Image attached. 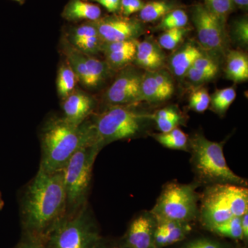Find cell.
<instances>
[{
    "label": "cell",
    "mask_w": 248,
    "mask_h": 248,
    "mask_svg": "<svg viewBox=\"0 0 248 248\" xmlns=\"http://www.w3.org/2000/svg\"><path fill=\"white\" fill-rule=\"evenodd\" d=\"M63 101V118L73 125H81L87 120L94 108L92 98L86 93L75 90Z\"/></svg>",
    "instance_id": "4fadbf2b"
},
{
    "label": "cell",
    "mask_w": 248,
    "mask_h": 248,
    "mask_svg": "<svg viewBox=\"0 0 248 248\" xmlns=\"http://www.w3.org/2000/svg\"><path fill=\"white\" fill-rule=\"evenodd\" d=\"M248 212L247 187L233 184H213L204 191L199 215L206 229Z\"/></svg>",
    "instance_id": "277c9868"
},
{
    "label": "cell",
    "mask_w": 248,
    "mask_h": 248,
    "mask_svg": "<svg viewBox=\"0 0 248 248\" xmlns=\"http://www.w3.org/2000/svg\"><path fill=\"white\" fill-rule=\"evenodd\" d=\"M151 120L154 121L161 133H168L171 131L173 129L177 128L178 125L182 122V118L169 119V120L151 118Z\"/></svg>",
    "instance_id": "f35d334b"
},
{
    "label": "cell",
    "mask_w": 248,
    "mask_h": 248,
    "mask_svg": "<svg viewBox=\"0 0 248 248\" xmlns=\"http://www.w3.org/2000/svg\"><path fill=\"white\" fill-rule=\"evenodd\" d=\"M78 79L76 73L68 62L62 63L59 68L57 78V90L59 96L63 100L76 90Z\"/></svg>",
    "instance_id": "7402d4cb"
},
{
    "label": "cell",
    "mask_w": 248,
    "mask_h": 248,
    "mask_svg": "<svg viewBox=\"0 0 248 248\" xmlns=\"http://www.w3.org/2000/svg\"><path fill=\"white\" fill-rule=\"evenodd\" d=\"M16 248H45L40 243L35 242L22 236V239Z\"/></svg>",
    "instance_id": "b9f144b4"
},
{
    "label": "cell",
    "mask_w": 248,
    "mask_h": 248,
    "mask_svg": "<svg viewBox=\"0 0 248 248\" xmlns=\"http://www.w3.org/2000/svg\"><path fill=\"white\" fill-rule=\"evenodd\" d=\"M103 239L88 203L66 216L49 233L45 248H94Z\"/></svg>",
    "instance_id": "5b68a950"
},
{
    "label": "cell",
    "mask_w": 248,
    "mask_h": 248,
    "mask_svg": "<svg viewBox=\"0 0 248 248\" xmlns=\"http://www.w3.org/2000/svg\"><path fill=\"white\" fill-rule=\"evenodd\" d=\"M153 136L160 144L169 149L187 151L189 148L187 135L178 127L168 133L154 134Z\"/></svg>",
    "instance_id": "603a6c76"
},
{
    "label": "cell",
    "mask_w": 248,
    "mask_h": 248,
    "mask_svg": "<svg viewBox=\"0 0 248 248\" xmlns=\"http://www.w3.org/2000/svg\"><path fill=\"white\" fill-rule=\"evenodd\" d=\"M4 205V200L2 199V196H1V192H0V210L3 208Z\"/></svg>",
    "instance_id": "bcb514c9"
},
{
    "label": "cell",
    "mask_w": 248,
    "mask_h": 248,
    "mask_svg": "<svg viewBox=\"0 0 248 248\" xmlns=\"http://www.w3.org/2000/svg\"><path fill=\"white\" fill-rule=\"evenodd\" d=\"M94 248H125L121 244L120 241H108L104 239H102L99 241V244L97 245Z\"/></svg>",
    "instance_id": "7bdbcfd3"
},
{
    "label": "cell",
    "mask_w": 248,
    "mask_h": 248,
    "mask_svg": "<svg viewBox=\"0 0 248 248\" xmlns=\"http://www.w3.org/2000/svg\"><path fill=\"white\" fill-rule=\"evenodd\" d=\"M187 32L188 29L186 27L164 31V32L160 35L159 46L161 48L166 50H173L182 42Z\"/></svg>",
    "instance_id": "83f0119b"
},
{
    "label": "cell",
    "mask_w": 248,
    "mask_h": 248,
    "mask_svg": "<svg viewBox=\"0 0 248 248\" xmlns=\"http://www.w3.org/2000/svg\"><path fill=\"white\" fill-rule=\"evenodd\" d=\"M97 35H99V33L94 23L86 22L71 29L68 41L72 45H75L78 42Z\"/></svg>",
    "instance_id": "f546056e"
},
{
    "label": "cell",
    "mask_w": 248,
    "mask_h": 248,
    "mask_svg": "<svg viewBox=\"0 0 248 248\" xmlns=\"http://www.w3.org/2000/svg\"><path fill=\"white\" fill-rule=\"evenodd\" d=\"M223 142L210 141L203 134L194 135L189 141L194 170L201 182L213 184L247 186L246 179L236 174L227 164Z\"/></svg>",
    "instance_id": "3957f363"
},
{
    "label": "cell",
    "mask_w": 248,
    "mask_h": 248,
    "mask_svg": "<svg viewBox=\"0 0 248 248\" xmlns=\"http://www.w3.org/2000/svg\"><path fill=\"white\" fill-rule=\"evenodd\" d=\"M226 73L228 79L243 82L248 79V58L246 53L232 50L227 56Z\"/></svg>",
    "instance_id": "ffe728a7"
},
{
    "label": "cell",
    "mask_w": 248,
    "mask_h": 248,
    "mask_svg": "<svg viewBox=\"0 0 248 248\" xmlns=\"http://www.w3.org/2000/svg\"><path fill=\"white\" fill-rule=\"evenodd\" d=\"M233 6L243 10H247L248 0H232Z\"/></svg>",
    "instance_id": "f6af8a7d"
},
{
    "label": "cell",
    "mask_w": 248,
    "mask_h": 248,
    "mask_svg": "<svg viewBox=\"0 0 248 248\" xmlns=\"http://www.w3.org/2000/svg\"><path fill=\"white\" fill-rule=\"evenodd\" d=\"M232 34L234 40L240 45H248V22L246 18H241L234 23L232 27Z\"/></svg>",
    "instance_id": "e575fe53"
},
{
    "label": "cell",
    "mask_w": 248,
    "mask_h": 248,
    "mask_svg": "<svg viewBox=\"0 0 248 248\" xmlns=\"http://www.w3.org/2000/svg\"><path fill=\"white\" fill-rule=\"evenodd\" d=\"M188 23V16L182 9H175L161 19L158 29L163 31L185 28Z\"/></svg>",
    "instance_id": "4316f807"
},
{
    "label": "cell",
    "mask_w": 248,
    "mask_h": 248,
    "mask_svg": "<svg viewBox=\"0 0 248 248\" xmlns=\"http://www.w3.org/2000/svg\"><path fill=\"white\" fill-rule=\"evenodd\" d=\"M195 184L170 183L164 187L151 213L156 221H195L199 216Z\"/></svg>",
    "instance_id": "ba28073f"
},
{
    "label": "cell",
    "mask_w": 248,
    "mask_h": 248,
    "mask_svg": "<svg viewBox=\"0 0 248 248\" xmlns=\"http://www.w3.org/2000/svg\"><path fill=\"white\" fill-rule=\"evenodd\" d=\"M241 228L243 232V241L247 245L248 241V212L241 217Z\"/></svg>",
    "instance_id": "ee69618b"
},
{
    "label": "cell",
    "mask_w": 248,
    "mask_h": 248,
    "mask_svg": "<svg viewBox=\"0 0 248 248\" xmlns=\"http://www.w3.org/2000/svg\"><path fill=\"white\" fill-rule=\"evenodd\" d=\"M186 78L189 81L195 84H201L202 83L207 82L215 78V76L211 73L202 71V70L191 66L186 73Z\"/></svg>",
    "instance_id": "8d00e7d4"
},
{
    "label": "cell",
    "mask_w": 248,
    "mask_h": 248,
    "mask_svg": "<svg viewBox=\"0 0 248 248\" xmlns=\"http://www.w3.org/2000/svg\"><path fill=\"white\" fill-rule=\"evenodd\" d=\"M153 76L160 93L161 102L167 100L172 97L174 91V86L171 77L165 71H153Z\"/></svg>",
    "instance_id": "4dcf8cb0"
},
{
    "label": "cell",
    "mask_w": 248,
    "mask_h": 248,
    "mask_svg": "<svg viewBox=\"0 0 248 248\" xmlns=\"http://www.w3.org/2000/svg\"><path fill=\"white\" fill-rule=\"evenodd\" d=\"M145 3L143 0H121L120 12L124 17L140 12Z\"/></svg>",
    "instance_id": "74e56055"
},
{
    "label": "cell",
    "mask_w": 248,
    "mask_h": 248,
    "mask_svg": "<svg viewBox=\"0 0 248 248\" xmlns=\"http://www.w3.org/2000/svg\"><path fill=\"white\" fill-rule=\"evenodd\" d=\"M181 248H232L230 245L207 237L191 240Z\"/></svg>",
    "instance_id": "836d02e7"
},
{
    "label": "cell",
    "mask_w": 248,
    "mask_h": 248,
    "mask_svg": "<svg viewBox=\"0 0 248 248\" xmlns=\"http://www.w3.org/2000/svg\"><path fill=\"white\" fill-rule=\"evenodd\" d=\"M234 248H246V246H239V247H236Z\"/></svg>",
    "instance_id": "c3c4849f"
},
{
    "label": "cell",
    "mask_w": 248,
    "mask_h": 248,
    "mask_svg": "<svg viewBox=\"0 0 248 248\" xmlns=\"http://www.w3.org/2000/svg\"><path fill=\"white\" fill-rule=\"evenodd\" d=\"M93 23L104 43L136 40L143 31L140 21L123 16H107Z\"/></svg>",
    "instance_id": "30bf717a"
},
{
    "label": "cell",
    "mask_w": 248,
    "mask_h": 248,
    "mask_svg": "<svg viewBox=\"0 0 248 248\" xmlns=\"http://www.w3.org/2000/svg\"><path fill=\"white\" fill-rule=\"evenodd\" d=\"M155 228L156 220L151 212L141 213L130 223L120 243L125 248H155Z\"/></svg>",
    "instance_id": "7c38bea8"
},
{
    "label": "cell",
    "mask_w": 248,
    "mask_h": 248,
    "mask_svg": "<svg viewBox=\"0 0 248 248\" xmlns=\"http://www.w3.org/2000/svg\"><path fill=\"white\" fill-rule=\"evenodd\" d=\"M138 41L137 40L104 43L102 51L106 63L112 69H120L135 60Z\"/></svg>",
    "instance_id": "9a60e30c"
},
{
    "label": "cell",
    "mask_w": 248,
    "mask_h": 248,
    "mask_svg": "<svg viewBox=\"0 0 248 248\" xmlns=\"http://www.w3.org/2000/svg\"><path fill=\"white\" fill-rule=\"evenodd\" d=\"M236 91L233 87L217 90L210 97V106L214 112L223 115L236 99Z\"/></svg>",
    "instance_id": "cb8c5ba5"
},
{
    "label": "cell",
    "mask_w": 248,
    "mask_h": 248,
    "mask_svg": "<svg viewBox=\"0 0 248 248\" xmlns=\"http://www.w3.org/2000/svg\"><path fill=\"white\" fill-rule=\"evenodd\" d=\"M192 66L207 73H211L215 76L218 71V66L216 61L203 54L195 60Z\"/></svg>",
    "instance_id": "d590c367"
},
{
    "label": "cell",
    "mask_w": 248,
    "mask_h": 248,
    "mask_svg": "<svg viewBox=\"0 0 248 248\" xmlns=\"http://www.w3.org/2000/svg\"><path fill=\"white\" fill-rule=\"evenodd\" d=\"M90 1L98 3L111 14L120 12L121 0H89Z\"/></svg>",
    "instance_id": "60d3db41"
},
{
    "label": "cell",
    "mask_w": 248,
    "mask_h": 248,
    "mask_svg": "<svg viewBox=\"0 0 248 248\" xmlns=\"http://www.w3.org/2000/svg\"><path fill=\"white\" fill-rule=\"evenodd\" d=\"M192 18L199 42L203 48L214 53L223 51L226 45L225 24L203 4L194 6Z\"/></svg>",
    "instance_id": "9c48e42d"
},
{
    "label": "cell",
    "mask_w": 248,
    "mask_h": 248,
    "mask_svg": "<svg viewBox=\"0 0 248 248\" xmlns=\"http://www.w3.org/2000/svg\"><path fill=\"white\" fill-rule=\"evenodd\" d=\"M209 231L221 237L228 238L235 241H243L241 217H232L223 223L213 227Z\"/></svg>",
    "instance_id": "d4e9b609"
},
{
    "label": "cell",
    "mask_w": 248,
    "mask_h": 248,
    "mask_svg": "<svg viewBox=\"0 0 248 248\" xmlns=\"http://www.w3.org/2000/svg\"><path fill=\"white\" fill-rule=\"evenodd\" d=\"M41 138L42 157L39 169L48 173L62 171L70 158L82 147L97 144L91 122L85 121L77 126L63 117L49 120Z\"/></svg>",
    "instance_id": "7a4b0ae2"
},
{
    "label": "cell",
    "mask_w": 248,
    "mask_h": 248,
    "mask_svg": "<svg viewBox=\"0 0 248 248\" xmlns=\"http://www.w3.org/2000/svg\"><path fill=\"white\" fill-rule=\"evenodd\" d=\"M104 43V42H103L99 35H97L81 41L73 46L81 53L86 54V55H94L98 52L102 51Z\"/></svg>",
    "instance_id": "d6a6232c"
},
{
    "label": "cell",
    "mask_w": 248,
    "mask_h": 248,
    "mask_svg": "<svg viewBox=\"0 0 248 248\" xmlns=\"http://www.w3.org/2000/svg\"><path fill=\"white\" fill-rule=\"evenodd\" d=\"M204 6L223 24H225L226 18L234 9L232 0H203Z\"/></svg>",
    "instance_id": "f1b7e54d"
},
{
    "label": "cell",
    "mask_w": 248,
    "mask_h": 248,
    "mask_svg": "<svg viewBox=\"0 0 248 248\" xmlns=\"http://www.w3.org/2000/svg\"><path fill=\"white\" fill-rule=\"evenodd\" d=\"M141 78L137 72H123L108 90L107 102L112 106H129L141 101Z\"/></svg>",
    "instance_id": "8fae6325"
},
{
    "label": "cell",
    "mask_w": 248,
    "mask_h": 248,
    "mask_svg": "<svg viewBox=\"0 0 248 248\" xmlns=\"http://www.w3.org/2000/svg\"><path fill=\"white\" fill-rule=\"evenodd\" d=\"M102 149L97 143L82 147L70 158L62 169L67 215L76 213L87 204L93 165Z\"/></svg>",
    "instance_id": "8992f818"
},
{
    "label": "cell",
    "mask_w": 248,
    "mask_h": 248,
    "mask_svg": "<svg viewBox=\"0 0 248 248\" xmlns=\"http://www.w3.org/2000/svg\"><path fill=\"white\" fill-rule=\"evenodd\" d=\"M141 99L148 102H161L157 84L153 71H148L142 76Z\"/></svg>",
    "instance_id": "484cf974"
},
{
    "label": "cell",
    "mask_w": 248,
    "mask_h": 248,
    "mask_svg": "<svg viewBox=\"0 0 248 248\" xmlns=\"http://www.w3.org/2000/svg\"><path fill=\"white\" fill-rule=\"evenodd\" d=\"M175 7L174 3L168 0H153L143 5L139 16L142 22H153L162 19Z\"/></svg>",
    "instance_id": "44dd1931"
},
{
    "label": "cell",
    "mask_w": 248,
    "mask_h": 248,
    "mask_svg": "<svg viewBox=\"0 0 248 248\" xmlns=\"http://www.w3.org/2000/svg\"><path fill=\"white\" fill-rule=\"evenodd\" d=\"M202 54L200 49L192 43L183 46L171 57L170 60V67L173 74L177 78L185 77L189 68Z\"/></svg>",
    "instance_id": "d6986e66"
},
{
    "label": "cell",
    "mask_w": 248,
    "mask_h": 248,
    "mask_svg": "<svg viewBox=\"0 0 248 248\" xmlns=\"http://www.w3.org/2000/svg\"><path fill=\"white\" fill-rule=\"evenodd\" d=\"M14 1H17V2L19 3V4L22 5L25 2L26 0H14Z\"/></svg>",
    "instance_id": "7dc6e473"
},
{
    "label": "cell",
    "mask_w": 248,
    "mask_h": 248,
    "mask_svg": "<svg viewBox=\"0 0 248 248\" xmlns=\"http://www.w3.org/2000/svg\"><path fill=\"white\" fill-rule=\"evenodd\" d=\"M66 215L62 171L48 173L39 169L25 187L21 200L23 236L42 244Z\"/></svg>",
    "instance_id": "6da1fadb"
},
{
    "label": "cell",
    "mask_w": 248,
    "mask_h": 248,
    "mask_svg": "<svg viewBox=\"0 0 248 248\" xmlns=\"http://www.w3.org/2000/svg\"><path fill=\"white\" fill-rule=\"evenodd\" d=\"M192 230V224L189 222L170 220L156 221L155 248H164L181 242L190 234Z\"/></svg>",
    "instance_id": "5bb4252c"
},
{
    "label": "cell",
    "mask_w": 248,
    "mask_h": 248,
    "mask_svg": "<svg viewBox=\"0 0 248 248\" xmlns=\"http://www.w3.org/2000/svg\"><path fill=\"white\" fill-rule=\"evenodd\" d=\"M151 118L169 120V119L182 118L177 109L173 107H167L156 111L154 115H151Z\"/></svg>",
    "instance_id": "ab89813d"
},
{
    "label": "cell",
    "mask_w": 248,
    "mask_h": 248,
    "mask_svg": "<svg viewBox=\"0 0 248 248\" xmlns=\"http://www.w3.org/2000/svg\"><path fill=\"white\" fill-rule=\"evenodd\" d=\"M151 115L142 113L129 106H111L91 122L97 144L135 138L141 133Z\"/></svg>",
    "instance_id": "52a82bcc"
},
{
    "label": "cell",
    "mask_w": 248,
    "mask_h": 248,
    "mask_svg": "<svg viewBox=\"0 0 248 248\" xmlns=\"http://www.w3.org/2000/svg\"><path fill=\"white\" fill-rule=\"evenodd\" d=\"M62 16L69 22H94L102 17V9L89 0H69Z\"/></svg>",
    "instance_id": "2e32d148"
},
{
    "label": "cell",
    "mask_w": 248,
    "mask_h": 248,
    "mask_svg": "<svg viewBox=\"0 0 248 248\" xmlns=\"http://www.w3.org/2000/svg\"><path fill=\"white\" fill-rule=\"evenodd\" d=\"M210 96L206 89L203 88L195 90L190 94L189 107L197 112H205L210 107Z\"/></svg>",
    "instance_id": "1f68e13d"
},
{
    "label": "cell",
    "mask_w": 248,
    "mask_h": 248,
    "mask_svg": "<svg viewBox=\"0 0 248 248\" xmlns=\"http://www.w3.org/2000/svg\"><path fill=\"white\" fill-rule=\"evenodd\" d=\"M165 60L166 57L159 46L151 41L138 42L135 60L139 66L148 71H157L164 66Z\"/></svg>",
    "instance_id": "ac0fdd59"
},
{
    "label": "cell",
    "mask_w": 248,
    "mask_h": 248,
    "mask_svg": "<svg viewBox=\"0 0 248 248\" xmlns=\"http://www.w3.org/2000/svg\"><path fill=\"white\" fill-rule=\"evenodd\" d=\"M63 49L67 62L76 73L78 81L86 87L94 88L90 73L89 55L81 53L68 41L63 42Z\"/></svg>",
    "instance_id": "e0dca14e"
}]
</instances>
